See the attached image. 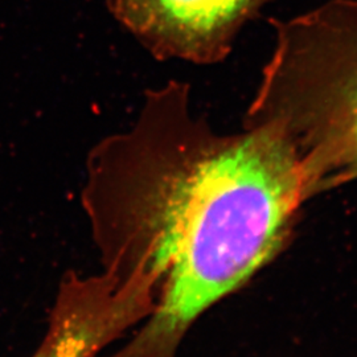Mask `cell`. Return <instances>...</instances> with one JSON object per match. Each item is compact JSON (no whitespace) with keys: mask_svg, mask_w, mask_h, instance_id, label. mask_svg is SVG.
<instances>
[{"mask_svg":"<svg viewBox=\"0 0 357 357\" xmlns=\"http://www.w3.org/2000/svg\"><path fill=\"white\" fill-rule=\"evenodd\" d=\"M273 0H107L115 19L159 60L225 61L243 26Z\"/></svg>","mask_w":357,"mask_h":357,"instance_id":"obj_3","label":"cell"},{"mask_svg":"<svg viewBox=\"0 0 357 357\" xmlns=\"http://www.w3.org/2000/svg\"><path fill=\"white\" fill-rule=\"evenodd\" d=\"M307 200L281 134L218 132L181 81L146 91L134 126L90 151L81 191L102 270L153 287L151 315L98 357H178L193 323L281 253Z\"/></svg>","mask_w":357,"mask_h":357,"instance_id":"obj_1","label":"cell"},{"mask_svg":"<svg viewBox=\"0 0 357 357\" xmlns=\"http://www.w3.org/2000/svg\"><path fill=\"white\" fill-rule=\"evenodd\" d=\"M113 314L88 294H56L47 331L31 357H98L118 340Z\"/></svg>","mask_w":357,"mask_h":357,"instance_id":"obj_4","label":"cell"},{"mask_svg":"<svg viewBox=\"0 0 357 357\" xmlns=\"http://www.w3.org/2000/svg\"><path fill=\"white\" fill-rule=\"evenodd\" d=\"M268 23L274 50L243 126L273 128L293 146L311 199L357 178V0Z\"/></svg>","mask_w":357,"mask_h":357,"instance_id":"obj_2","label":"cell"}]
</instances>
